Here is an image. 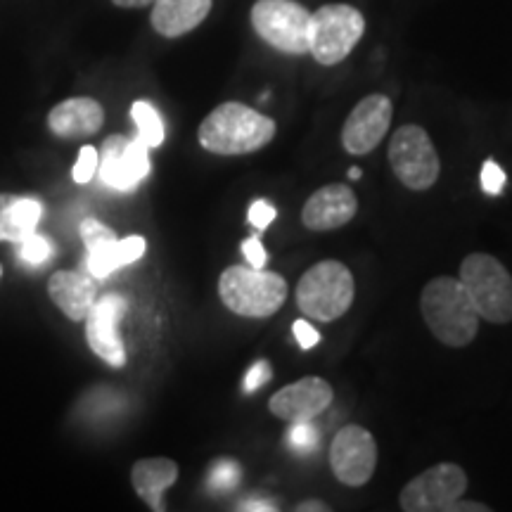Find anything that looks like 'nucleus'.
Listing matches in <instances>:
<instances>
[{"mask_svg":"<svg viewBox=\"0 0 512 512\" xmlns=\"http://www.w3.org/2000/svg\"><path fill=\"white\" fill-rule=\"evenodd\" d=\"M389 164L394 176L408 190H430L439 181L441 159L430 133L418 124H406L392 136L389 143Z\"/></svg>","mask_w":512,"mask_h":512,"instance_id":"nucleus-8","label":"nucleus"},{"mask_svg":"<svg viewBox=\"0 0 512 512\" xmlns=\"http://www.w3.org/2000/svg\"><path fill=\"white\" fill-rule=\"evenodd\" d=\"M356 294L354 275L342 261L328 259L311 266L297 283V306L306 318L330 323L351 309Z\"/></svg>","mask_w":512,"mask_h":512,"instance_id":"nucleus-4","label":"nucleus"},{"mask_svg":"<svg viewBox=\"0 0 512 512\" xmlns=\"http://www.w3.org/2000/svg\"><path fill=\"white\" fill-rule=\"evenodd\" d=\"M98 159H100V155H98V150H95V147H91V145L81 147L79 159H76V164L72 169L74 181L81 183V185L91 181V178L95 176V171H98Z\"/></svg>","mask_w":512,"mask_h":512,"instance_id":"nucleus-27","label":"nucleus"},{"mask_svg":"<svg viewBox=\"0 0 512 512\" xmlns=\"http://www.w3.org/2000/svg\"><path fill=\"white\" fill-rule=\"evenodd\" d=\"M145 247V238H140V235H128L124 240L117 238L95 249H88V273H91L95 280H105L107 275L119 271V268L143 259Z\"/></svg>","mask_w":512,"mask_h":512,"instance_id":"nucleus-20","label":"nucleus"},{"mask_svg":"<svg viewBox=\"0 0 512 512\" xmlns=\"http://www.w3.org/2000/svg\"><path fill=\"white\" fill-rule=\"evenodd\" d=\"M102 124H105V110L93 98H69L55 105L48 114L50 131L64 140L91 138Z\"/></svg>","mask_w":512,"mask_h":512,"instance_id":"nucleus-16","label":"nucleus"},{"mask_svg":"<svg viewBox=\"0 0 512 512\" xmlns=\"http://www.w3.org/2000/svg\"><path fill=\"white\" fill-rule=\"evenodd\" d=\"M43 204L36 197H15L12 204L5 211L3 223V240L19 245L27 235L36 233L38 221H41Z\"/></svg>","mask_w":512,"mask_h":512,"instance_id":"nucleus-21","label":"nucleus"},{"mask_svg":"<svg viewBox=\"0 0 512 512\" xmlns=\"http://www.w3.org/2000/svg\"><path fill=\"white\" fill-rule=\"evenodd\" d=\"M332 475L347 486H363L375 475L377 441L366 427L347 425L330 444Z\"/></svg>","mask_w":512,"mask_h":512,"instance_id":"nucleus-10","label":"nucleus"},{"mask_svg":"<svg viewBox=\"0 0 512 512\" xmlns=\"http://www.w3.org/2000/svg\"><path fill=\"white\" fill-rule=\"evenodd\" d=\"M505 171L498 166L494 159H486L484 166H482V190L486 192V195L496 197L501 195V192L505 190Z\"/></svg>","mask_w":512,"mask_h":512,"instance_id":"nucleus-28","label":"nucleus"},{"mask_svg":"<svg viewBox=\"0 0 512 512\" xmlns=\"http://www.w3.org/2000/svg\"><path fill=\"white\" fill-rule=\"evenodd\" d=\"M361 176H363V171L358 169V166H351V169H349V181H358V178H361Z\"/></svg>","mask_w":512,"mask_h":512,"instance_id":"nucleus-38","label":"nucleus"},{"mask_svg":"<svg viewBox=\"0 0 512 512\" xmlns=\"http://www.w3.org/2000/svg\"><path fill=\"white\" fill-rule=\"evenodd\" d=\"M465 489L467 475L463 467L456 463H439L403 486L399 505L406 512H446L448 505L463 498Z\"/></svg>","mask_w":512,"mask_h":512,"instance_id":"nucleus-9","label":"nucleus"},{"mask_svg":"<svg viewBox=\"0 0 512 512\" xmlns=\"http://www.w3.org/2000/svg\"><path fill=\"white\" fill-rule=\"evenodd\" d=\"M197 138L211 155H252L275 138V121L242 102H223L204 117Z\"/></svg>","mask_w":512,"mask_h":512,"instance_id":"nucleus-1","label":"nucleus"},{"mask_svg":"<svg viewBox=\"0 0 512 512\" xmlns=\"http://www.w3.org/2000/svg\"><path fill=\"white\" fill-rule=\"evenodd\" d=\"M335 392H332L330 382L323 377H302V380L287 384V387L278 389L268 401V411L275 418L285 422H306L318 418L325 408H330Z\"/></svg>","mask_w":512,"mask_h":512,"instance_id":"nucleus-14","label":"nucleus"},{"mask_svg":"<svg viewBox=\"0 0 512 512\" xmlns=\"http://www.w3.org/2000/svg\"><path fill=\"white\" fill-rule=\"evenodd\" d=\"M214 0H155L152 29L164 38H178L197 29L209 17Z\"/></svg>","mask_w":512,"mask_h":512,"instance_id":"nucleus-18","label":"nucleus"},{"mask_svg":"<svg viewBox=\"0 0 512 512\" xmlns=\"http://www.w3.org/2000/svg\"><path fill=\"white\" fill-rule=\"evenodd\" d=\"M15 200V195H8V192H0V240H3V223H5V211Z\"/></svg>","mask_w":512,"mask_h":512,"instance_id":"nucleus-35","label":"nucleus"},{"mask_svg":"<svg viewBox=\"0 0 512 512\" xmlns=\"http://www.w3.org/2000/svg\"><path fill=\"white\" fill-rule=\"evenodd\" d=\"M366 34V17L347 3H330L311 12L309 53L323 67L344 62Z\"/></svg>","mask_w":512,"mask_h":512,"instance_id":"nucleus-6","label":"nucleus"},{"mask_svg":"<svg viewBox=\"0 0 512 512\" xmlns=\"http://www.w3.org/2000/svg\"><path fill=\"white\" fill-rule=\"evenodd\" d=\"M131 117L138 126V138L143 140L150 150L152 147H159L164 143V121H162V117H159V112L155 110V107L150 105V102H145V100L133 102Z\"/></svg>","mask_w":512,"mask_h":512,"instance_id":"nucleus-22","label":"nucleus"},{"mask_svg":"<svg viewBox=\"0 0 512 512\" xmlns=\"http://www.w3.org/2000/svg\"><path fill=\"white\" fill-rule=\"evenodd\" d=\"M358 197L347 183H332L313 192L302 209V223L313 233L337 230L354 219Z\"/></svg>","mask_w":512,"mask_h":512,"instance_id":"nucleus-15","label":"nucleus"},{"mask_svg":"<svg viewBox=\"0 0 512 512\" xmlns=\"http://www.w3.org/2000/svg\"><path fill=\"white\" fill-rule=\"evenodd\" d=\"M48 294L69 320H86L88 311L98 302V283H95L93 275L57 271L48 283Z\"/></svg>","mask_w":512,"mask_h":512,"instance_id":"nucleus-17","label":"nucleus"},{"mask_svg":"<svg viewBox=\"0 0 512 512\" xmlns=\"http://www.w3.org/2000/svg\"><path fill=\"white\" fill-rule=\"evenodd\" d=\"M128 311V302L121 294H102L86 316V339L88 347L98 358L112 368H121L126 363V347L121 339L119 323Z\"/></svg>","mask_w":512,"mask_h":512,"instance_id":"nucleus-13","label":"nucleus"},{"mask_svg":"<svg viewBox=\"0 0 512 512\" xmlns=\"http://www.w3.org/2000/svg\"><path fill=\"white\" fill-rule=\"evenodd\" d=\"M100 181L119 192L136 190L150 174V147L140 138L110 136L98 152Z\"/></svg>","mask_w":512,"mask_h":512,"instance_id":"nucleus-11","label":"nucleus"},{"mask_svg":"<svg viewBox=\"0 0 512 512\" xmlns=\"http://www.w3.org/2000/svg\"><path fill=\"white\" fill-rule=\"evenodd\" d=\"M287 444L294 451H313L318 446V430L311 425V420L292 422V430L287 432Z\"/></svg>","mask_w":512,"mask_h":512,"instance_id":"nucleus-25","label":"nucleus"},{"mask_svg":"<svg viewBox=\"0 0 512 512\" xmlns=\"http://www.w3.org/2000/svg\"><path fill=\"white\" fill-rule=\"evenodd\" d=\"M17 252H19V256H22V261H27V264L41 266V264H46V261L50 259V254H53V245H50L43 235L31 233L22 242H19Z\"/></svg>","mask_w":512,"mask_h":512,"instance_id":"nucleus-24","label":"nucleus"},{"mask_svg":"<svg viewBox=\"0 0 512 512\" xmlns=\"http://www.w3.org/2000/svg\"><path fill=\"white\" fill-rule=\"evenodd\" d=\"M420 313L427 328L441 344L463 349L479 332V313L463 283L451 275H439L420 294Z\"/></svg>","mask_w":512,"mask_h":512,"instance_id":"nucleus-2","label":"nucleus"},{"mask_svg":"<svg viewBox=\"0 0 512 512\" xmlns=\"http://www.w3.org/2000/svg\"><path fill=\"white\" fill-rule=\"evenodd\" d=\"M117 8H126V10H133V8H147V5H152L155 0H112Z\"/></svg>","mask_w":512,"mask_h":512,"instance_id":"nucleus-37","label":"nucleus"},{"mask_svg":"<svg viewBox=\"0 0 512 512\" xmlns=\"http://www.w3.org/2000/svg\"><path fill=\"white\" fill-rule=\"evenodd\" d=\"M242 256H245L247 266L252 268H266V261H268V254L264 245H261L259 238H247L242 242Z\"/></svg>","mask_w":512,"mask_h":512,"instance_id":"nucleus-32","label":"nucleus"},{"mask_svg":"<svg viewBox=\"0 0 512 512\" xmlns=\"http://www.w3.org/2000/svg\"><path fill=\"white\" fill-rule=\"evenodd\" d=\"M394 107L392 100L382 93L366 95L342 126V147L354 157H363L373 152L387 136L392 124Z\"/></svg>","mask_w":512,"mask_h":512,"instance_id":"nucleus-12","label":"nucleus"},{"mask_svg":"<svg viewBox=\"0 0 512 512\" xmlns=\"http://www.w3.org/2000/svg\"><path fill=\"white\" fill-rule=\"evenodd\" d=\"M219 297L235 316L266 318L285 304L287 283L283 275L266 268L230 266L219 278Z\"/></svg>","mask_w":512,"mask_h":512,"instance_id":"nucleus-3","label":"nucleus"},{"mask_svg":"<svg viewBox=\"0 0 512 512\" xmlns=\"http://www.w3.org/2000/svg\"><path fill=\"white\" fill-rule=\"evenodd\" d=\"M271 377H273V368H271V363H268V361H264V358H261V361H256L254 366L247 370V377H245V392H247V394L256 392V389L264 387L266 382H271Z\"/></svg>","mask_w":512,"mask_h":512,"instance_id":"nucleus-29","label":"nucleus"},{"mask_svg":"<svg viewBox=\"0 0 512 512\" xmlns=\"http://www.w3.org/2000/svg\"><path fill=\"white\" fill-rule=\"evenodd\" d=\"M249 19L271 48L287 55L309 53L311 12L297 0H256Z\"/></svg>","mask_w":512,"mask_h":512,"instance_id":"nucleus-7","label":"nucleus"},{"mask_svg":"<svg viewBox=\"0 0 512 512\" xmlns=\"http://www.w3.org/2000/svg\"><path fill=\"white\" fill-rule=\"evenodd\" d=\"M491 508L484 503H477V501H463V498H458L456 503L448 505L446 512H489Z\"/></svg>","mask_w":512,"mask_h":512,"instance_id":"nucleus-33","label":"nucleus"},{"mask_svg":"<svg viewBox=\"0 0 512 512\" xmlns=\"http://www.w3.org/2000/svg\"><path fill=\"white\" fill-rule=\"evenodd\" d=\"M240 475L242 470L235 460H219V463L211 467L209 472V489L216 491V494L235 489L240 482Z\"/></svg>","mask_w":512,"mask_h":512,"instance_id":"nucleus-23","label":"nucleus"},{"mask_svg":"<svg viewBox=\"0 0 512 512\" xmlns=\"http://www.w3.org/2000/svg\"><path fill=\"white\" fill-rule=\"evenodd\" d=\"M238 510H242V512H256V510L275 512L278 508H275V505H271V503H266V501H249V503H245V505H240Z\"/></svg>","mask_w":512,"mask_h":512,"instance_id":"nucleus-34","label":"nucleus"},{"mask_svg":"<svg viewBox=\"0 0 512 512\" xmlns=\"http://www.w3.org/2000/svg\"><path fill=\"white\" fill-rule=\"evenodd\" d=\"M294 510L297 512H328L330 508L323 501H304V503H299Z\"/></svg>","mask_w":512,"mask_h":512,"instance_id":"nucleus-36","label":"nucleus"},{"mask_svg":"<svg viewBox=\"0 0 512 512\" xmlns=\"http://www.w3.org/2000/svg\"><path fill=\"white\" fill-rule=\"evenodd\" d=\"M178 479V465L171 458H143L133 465L131 482L136 494L150 505L152 510L162 512L164 491L171 489Z\"/></svg>","mask_w":512,"mask_h":512,"instance_id":"nucleus-19","label":"nucleus"},{"mask_svg":"<svg viewBox=\"0 0 512 512\" xmlns=\"http://www.w3.org/2000/svg\"><path fill=\"white\" fill-rule=\"evenodd\" d=\"M81 238L86 249H95L105 242L117 240V233L112 228H107L105 223H100L98 219H83L81 221Z\"/></svg>","mask_w":512,"mask_h":512,"instance_id":"nucleus-26","label":"nucleus"},{"mask_svg":"<svg viewBox=\"0 0 512 512\" xmlns=\"http://www.w3.org/2000/svg\"><path fill=\"white\" fill-rule=\"evenodd\" d=\"M247 221L252 223L256 230H266L275 221V207L266 200H256L247 211Z\"/></svg>","mask_w":512,"mask_h":512,"instance_id":"nucleus-30","label":"nucleus"},{"mask_svg":"<svg viewBox=\"0 0 512 512\" xmlns=\"http://www.w3.org/2000/svg\"><path fill=\"white\" fill-rule=\"evenodd\" d=\"M292 332H294V339H297L299 347L306 351L313 349L320 342V332L313 328L309 320H294Z\"/></svg>","mask_w":512,"mask_h":512,"instance_id":"nucleus-31","label":"nucleus"},{"mask_svg":"<svg viewBox=\"0 0 512 512\" xmlns=\"http://www.w3.org/2000/svg\"><path fill=\"white\" fill-rule=\"evenodd\" d=\"M458 280L470 294L479 318L494 325L512 323V275L496 256L467 254L460 264Z\"/></svg>","mask_w":512,"mask_h":512,"instance_id":"nucleus-5","label":"nucleus"}]
</instances>
